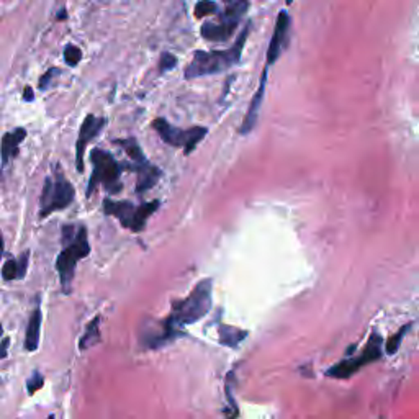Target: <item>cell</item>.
Wrapping results in <instances>:
<instances>
[{
    "label": "cell",
    "mask_w": 419,
    "mask_h": 419,
    "mask_svg": "<svg viewBox=\"0 0 419 419\" xmlns=\"http://www.w3.org/2000/svg\"><path fill=\"white\" fill-rule=\"evenodd\" d=\"M213 303V282L211 278L198 282L190 295L172 303V312L162 321V330L159 335L146 337L148 348L159 349L169 344L182 335V330L188 324L200 321L206 317Z\"/></svg>",
    "instance_id": "6da1fadb"
},
{
    "label": "cell",
    "mask_w": 419,
    "mask_h": 419,
    "mask_svg": "<svg viewBox=\"0 0 419 419\" xmlns=\"http://www.w3.org/2000/svg\"><path fill=\"white\" fill-rule=\"evenodd\" d=\"M87 228L82 224H66L62 226V251L56 259L61 287L64 294H71V285L75 276V267L80 259L90 254Z\"/></svg>",
    "instance_id": "7a4b0ae2"
},
{
    "label": "cell",
    "mask_w": 419,
    "mask_h": 419,
    "mask_svg": "<svg viewBox=\"0 0 419 419\" xmlns=\"http://www.w3.org/2000/svg\"><path fill=\"white\" fill-rule=\"evenodd\" d=\"M249 31L251 24H247L244 30H242V33L238 36V39L229 49H222V51H195L193 60L186 69V79H197L202 78V75L220 74V72H224L240 64L242 49H244Z\"/></svg>",
    "instance_id": "3957f363"
},
{
    "label": "cell",
    "mask_w": 419,
    "mask_h": 419,
    "mask_svg": "<svg viewBox=\"0 0 419 419\" xmlns=\"http://www.w3.org/2000/svg\"><path fill=\"white\" fill-rule=\"evenodd\" d=\"M90 162H92L93 170L89 179L85 197H92L97 186H102L110 195H118V193L123 190L121 172H123L125 166L116 161L112 152L98 150V148L90 152Z\"/></svg>",
    "instance_id": "277c9868"
},
{
    "label": "cell",
    "mask_w": 419,
    "mask_h": 419,
    "mask_svg": "<svg viewBox=\"0 0 419 419\" xmlns=\"http://www.w3.org/2000/svg\"><path fill=\"white\" fill-rule=\"evenodd\" d=\"M159 205L161 204L157 200L148 202V204H141L136 206L128 200H112V198H105L102 208L103 213L118 220L123 228L130 229V231L133 233H141L143 229L146 228V222L150 220V216L156 213Z\"/></svg>",
    "instance_id": "5b68a950"
},
{
    "label": "cell",
    "mask_w": 419,
    "mask_h": 419,
    "mask_svg": "<svg viewBox=\"0 0 419 419\" xmlns=\"http://www.w3.org/2000/svg\"><path fill=\"white\" fill-rule=\"evenodd\" d=\"M75 190L72 184L61 172L44 180L42 197H39V216L46 218L54 211L66 210L74 202Z\"/></svg>",
    "instance_id": "8992f818"
},
{
    "label": "cell",
    "mask_w": 419,
    "mask_h": 419,
    "mask_svg": "<svg viewBox=\"0 0 419 419\" xmlns=\"http://www.w3.org/2000/svg\"><path fill=\"white\" fill-rule=\"evenodd\" d=\"M152 128L159 134L164 143H168L172 148H182L184 152L188 156L198 146L208 133V130L204 126H192L188 130L177 128V126L170 125L166 118H156L152 121Z\"/></svg>",
    "instance_id": "52a82bcc"
},
{
    "label": "cell",
    "mask_w": 419,
    "mask_h": 419,
    "mask_svg": "<svg viewBox=\"0 0 419 419\" xmlns=\"http://www.w3.org/2000/svg\"><path fill=\"white\" fill-rule=\"evenodd\" d=\"M382 344H384V339L378 332H372L371 337H368L367 346L364 348L362 353L355 357H349L341 360L339 364L332 366L330 371L326 372L328 377L332 378H349L353 377L354 373H357L360 368H364L368 364H373L375 360H378L384 355V349H382Z\"/></svg>",
    "instance_id": "ba28073f"
},
{
    "label": "cell",
    "mask_w": 419,
    "mask_h": 419,
    "mask_svg": "<svg viewBox=\"0 0 419 419\" xmlns=\"http://www.w3.org/2000/svg\"><path fill=\"white\" fill-rule=\"evenodd\" d=\"M107 126V118L105 116H96L89 114L85 116L82 125L79 130V138L75 143V170L82 174L84 172V156H85V148L87 144L96 139L103 128Z\"/></svg>",
    "instance_id": "9c48e42d"
},
{
    "label": "cell",
    "mask_w": 419,
    "mask_h": 419,
    "mask_svg": "<svg viewBox=\"0 0 419 419\" xmlns=\"http://www.w3.org/2000/svg\"><path fill=\"white\" fill-rule=\"evenodd\" d=\"M123 166L138 174V182H136L138 193H146L148 190H151L162 175L161 169L156 168V166H152L151 162L146 159V156L138 157V159L132 161V164H123Z\"/></svg>",
    "instance_id": "30bf717a"
},
{
    "label": "cell",
    "mask_w": 419,
    "mask_h": 419,
    "mask_svg": "<svg viewBox=\"0 0 419 419\" xmlns=\"http://www.w3.org/2000/svg\"><path fill=\"white\" fill-rule=\"evenodd\" d=\"M288 28H290V15H288L287 10H280L277 15V21H276V28H274V35L272 39L269 43V49H267V67L272 64H276V61L280 57V54L283 51V46H285L287 42V35H288Z\"/></svg>",
    "instance_id": "8fae6325"
},
{
    "label": "cell",
    "mask_w": 419,
    "mask_h": 419,
    "mask_svg": "<svg viewBox=\"0 0 419 419\" xmlns=\"http://www.w3.org/2000/svg\"><path fill=\"white\" fill-rule=\"evenodd\" d=\"M267 71H269V67L265 66L262 75H260V82H259L258 92H256L254 97H252L251 105H249V108H247L246 118H244V121H242V125H241V130H240L241 134H249L252 132V130H254V126L258 125L259 110H260V107H262L264 93H265V85H267Z\"/></svg>",
    "instance_id": "7c38bea8"
},
{
    "label": "cell",
    "mask_w": 419,
    "mask_h": 419,
    "mask_svg": "<svg viewBox=\"0 0 419 419\" xmlns=\"http://www.w3.org/2000/svg\"><path fill=\"white\" fill-rule=\"evenodd\" d=\"M26 138L25 128H17L10 133H6L2 136V143H0V161H2V169L7 168V164L12 159H15L20 151V144Z\"/></svg>",
    "instance_id": "4fadbf2b"
},
{
    "label": "cell",
    "mask_w": 419,
    "mask_h": 419,
    "mask_svg": "<svg viewBox=\"0 0 419 419\" xmlns=\"http://www.w3.org/2000/svg\"><path fill=\"white\" fill-rule=\"evenodd\" d=\"M234 31H236V26L229 24H223V21H205V24L202 25L200 33L205 39H208V42L222 43L228 42Z\"/></svg>",
    "instance_id": "5bb4252c"
},
{
    "label": "cell",
    "mask_w": 419,
    "mask_h": 419,
    "mask_svg": "<svg viewBox=\"0 0 419 419\" xmlns=\"http://www.w3.org/2000/svg\"><path fill=\"white\" fill-rule=\"evenodd\" d=\"M42 308L36 306L35 312L31 313V317L28 319V324H26V335H25V349L28 353H35L36 349L39 348V332H42Z\"/></svg>",
    "instance_id": "9a60e30c"
},
{
    "label": "cell",
    "mask_w": 419,
    "mask_h": 419,
    "mask_svg": "<svg viewBox=\"0 0 419 419\" xmlns=\"http://www.w3.org/2000/svg\"><path fill=\"white\" fill-rule=\"evenodd\" d=\"M247 336V331L238 330V328L233 326H226V324H222L218 328V337H220V344L228 346V348H238L244 337Z\"/></svg>",
    "instance_id": "2e32d148"
},
{
    "label": "cell",
    "mask_w": 419,
    "mask_h": 419,
    "mask_svg": "<svg viewBox=\"0 0 419 419\" xmlns=\"http://www.w3.org/2000/svg\"><path fill=\"white\" fill-rule=\"evenodd\" d=\"M98 323H100V317H96L87 324L85 332L79 339L80 350H87L89 348H92V346H96L100 342V328H98Z\"/></svg>",
    "instance_id": "e0dca14e"
},
{
    "label": "cell",
    "mask_w": 419,
    "mask_h": 419,
    "mask_svg": "<svg viewBox=\"0 0 419 419\" xmlns=\"http://www.w3.org/2000/svg\"><path fill=\"white\" fill-rule=\"evenodd\" d=\"M215 13H220L218 6L213 2V0H200V2L195 6V12L193 15L197 18H205L210 15H215Z\"/></svg>",
    "instance_id": "ac0fdd59"
},
{
    "label": "cell",
    "mask_w": 419,
    "mask_h": 419,
    "mask_svg": "<svg viewBox=\"0 0 419 419\" xmlns=\"http://www.w3.org/2000/svg\"><path fill=\"white\" fill-rule=\"evenodd\" d=\"M408 331H409V324H407V326H403L402 330H400L398 332H396L395 336H391L390 339L385 342V353L389 354V355L396 354V350H398L400 344H402L403 337L407 336V332H408Z\"/></svg>",
    "instance_id": "d6986e66"
},
{
    "label": "cell",
    "mask_w": 419,
    "mask_h": 419,
    "mask_svg": "<svg viewBox=\"0 0 419 419\" xmlns=\"http://www.w3.org/2000/svg\"><path fill=\"white\" fill-rule=\"evenodd\" d=\"M3 280H20V269H18V259H8L2 267Z\"/></svg>",
    "instance_id": "ffe728a7"
},
{
    "label": "cell",
    "mask_w": 419,
    "mask_h": 419,
    "mask_svg": "<svg viewBox=\"0 0 419 419\" xmlns=\"http://www.w3.org/2000/svg\"><path fill=\"white\" fill-rule=\"evenodd\" d=\"M64 60L67 64L72 67L78 66L79 61L82 60V51H80L78 46H74V44H69V46L64 49Z\"/></svg>",
    "instance_id": "44dd1931"
},
{
    "label": "cell",
    "mask_w": 419,
    "mask_h": 419,
    "mask_svg": "<svg viewBox=\"0 0 419 419\" xmlns=\"http://www.w3.org/2000/svg\"><path fill=\"white\" fill-rule=\"evenodd\" d=\"M44 385V377L39 372H35L33 375L30 377V380H26V390H28L30 395H35L39 389H43Z\"/></svg>",
    "instance_id": "7402d4cb"
},
{
    "label": "cell",
    "mask_w": 419,
    "mask_h": 419,
    "mask_svg": "<svg viewBox=\"0 0 419 419\" xmlns=\"http://www.w3.org/2000/svg\"><path fill=\"white\" fill-rule=\"evenodd\" d=\"M177 66V57L170 53H162L161 61H159V71L161 72H168L170 69Z\"/></svg>",
    "instance_id": "603a6c76"
},
{
    "label": "cell",
    "mask_w": 419,
    "mask_h": 419,
    "mask_svg": "<svg viewBox=\"0 0 419 419\" xmlns=\"http://www.w3.org/2000/svg\"><path fill=\"white\" fill-rule=\"evenodd\" d=\"M57 74H60V69H49L46 74H44L42 79H39V89H42V90L46 89L51 78H54V75H57Z\"/></svg>",
    "instance_id": "cb8c5ba5"
},
{
    "label": "cell",
    "mask_w": 419,
    "mask_h": 419,
    "mask_svg": "<svg viewBox=\"0 0 419 419\" xmlns=\"http://www.w3.org/2000/svg\"><path fill=\"white\" fill-rule=\"evenodd\" d=\"M8 346H10V339H8V337H3L2 342H0V359H6L7 357Z\"/></svg>",
    "instance_id": "d4e9b609"
},
{
    "label": "cell",
    "mask_w": 419,
    "mask_h": 419,
    "mask_svg": "<svg viewBox=\"0 0 419 419\" xmlns=\"http://www.w3.org/2000/svg\"><path fill=\"white\" fill-rule=\"evenodd\" d=\"M24 100H26V102H33L35 100L33 89H31V87H25V90H24Z\"/></svg>",
    "instance_id": "484cf974"
},
{
    "label": "cell",
    "mask_w": 419,
    "mask_h": 419,
    "mask_svg": "<svg viewBox=\"0 0 419 419\" xmlns=\"http://www.w3.org/2000/svg\"><path fill=\"white\" fill-rule=\"evenodd\" d=\"M2 254H3V236L2 233H0V259H2Z\"/></svg>",
    "instance_id": "4316f807"
},
{
    "label": "cell",
    "mask_w": 419,
    "mask_h": 419,
    "mask_svg": "<svg viewBox=\"0 0 419 419\" xmlns=\"http://www.w3.org/2000/svg\"><path fill=\"white\" fill-rule=\"evenodd\" d=\"M0 336H2V324H0Z\"/></svg>",
    "instance_id": "83f0119b"
},
{
    "label": "cell",
    "mask_w": 419,
    "mask_h": 419,
    "mask_svg": "<svg viewBox=\"0 0 419 419\" xmlns=\"http://www.w3.org/2000/svg\"><path fill=\"white\" fill-rule=\"evenodd\" d=\"M287 3H292V0H287Z\"/></svg>",
    "instance_id": "f1b7e54d"
},
{
    "label": "cell",
    "mask_w": 419,
    "mask_h": 419,
    "mask_svg": "<svg viewBox=\"0 0 419 419\" xmlns=\"http://www.w3.org/2000/svg\"><path fill=\"white\" fill-rule=\"evenodd\" d=\"M224 2H228V3H229V2H231V0H224Z\"/></svg>",
    "instance_id": "f546056e"
}]
</instances>
